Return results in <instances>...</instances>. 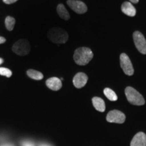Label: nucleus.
Returning <instances> with one entry per match:
<instances>
[{"mask_svg":"<svg viewBox=\"0 0 146 146\" xmlns=\"http://www.w3.org/2000/svg\"><path fill=\"white\" fill-rule=\"evenodd\" d=\"M93 57H94V54L91 49L88 47H82L75 50L73 58L76 64L85 66L92 60Z\"/></svg>","mask_w":146,"mask_h":146,"instance_id":"nucleus-1","label":"nucleus"},{"mask_svg":"<svg viewBox=\"0 0 146 146\" xmlns=\"http://www.w3.org/2000/svg\"><path fill=\"white\" fill-rule=\"evenodd\" d=\"M47 37L53 43L61 44L65 43L68 41V35L62 29L54 27L51 29L47 33Z\"/></svg>","mask_w":146,"mask_h":146,"instance_id":"nucleus-2","label":"nucleus"},{"mask_svg":"<svg viewBox=\"0 0 146 146\" xmlns=\"http://www.w3.org/2000/svg\"><path fill=\"white\" fill-rule=\"evenodd\" d=\"M125 95L128 102L133 105L142 106L145 104V100L137 91L131 87L125 89Z\"/></svg>","mask_w":146,"mask_h":146,"instance_id":"nucleus-3","label":"nucleus"},{"mask_svg":"<svg viewBox=\"0 0 146 146\" xmlns=\"http://www.w3.org/2000/svg\"><path fill=\"white\" fill-rule=\"evenodd\" d=\"M12 51L18 56H27L31 52L30 43L27 39H19L13 45Z\"/></svg>","mask_w":146,"mask_h":146,"instance_id":"nucleus-4","label":"nucleus"},{"mask_svg":"<svg viewBox=\"0 0 146 146\" xmlns=\"http://www.w3.org/2000/svg\"><path fill=\"white\" fill-rule=\"evenodd\" d=\"M120 66L125 72V74L129 76H132L134 73V69L130 58L127 54L123 53L120 54Z\"/></svg>","mask_w":146,"mask_h":146,"instance_id":"nucleus-5","label":"nucleus"},{"mask_svg":"<svg viewBox=\"0 0 146 146\" xmlns=\"http://www.w3.org/2000/svg\"><path fill=\"white\" fill-rule=\"evenodd\" d=\"M133 40L139 52L142 54H146V40L143 34L139 31L134 32Z\"/></svg>","mask_w":146,"mask_h":146,"instance_id":"nucleus-6","label":"nucleus"},{"mask_svg":"<svg viewBox=\"0 0 146 146\" xmlns=\"http://www.w3.org/2000/svg\"><path fill=\"white\" fill-rule=\"evenodd\" d=\"M125 120L126 116L125 114L117 110H111L106 116V120L109 123L123 124L125 123Z\"/></svg>","mask_w":146,"mask_h":146,"instance_id":"nucleus-7","label":"nucleus"},{"mask_svg":"<svg viewBox=\"0 0 146 146\" xmlns=\"http://www.w3.org/2000/svg\"><path fill=\"white\" fill-rule=\"evenodd\" d=\"M67 4L76 13L81 14H84L87 11V7L83 1L77 0H68Z\"/></svg>","mask_w":146,"mask_h":146,"instance_id":"nucleus-8","label":"nucleus"},{"mask_svg":"<svg viewBox=\"0 0 146 146\" xmlns=\"http://www.w3.org/2000/svg\"><path fill=\"white\" fill-rule=\"evenodd\" d=\"M88 81V76L84 72H78L73 78L72 82L76 88H82L86 85Z\"/></svg>","mask_w":146,"mask_h":146,"instance_id":"nucleus-9","label":"nucleus"},{"mask_svg":"<svg viewBox=\"0 0 146 146\" xmlns=\"http://www.w3.org/2000/svg\"><path fill=\"white\" fill-rule=\"evenodd\" d=\"M131 146H146V135L139 132L133 137L131 142Z\"/></svg>","mask_w":146,"mask_h":146,"instance_id":"nucleus-10","label":"nucleus"},{"mask_svg":"<svg viewBox=\"0 0 146 146\" xmlns=\"http://www.w3.org/2000/svg\"><path fill=\"white\" fill-rule=\"evenodd\" d=\"M47 87L51 90L53 91H58L62 88V81L57 77H52L48 78L46 82Z\"/></svg>","mask_w":146,"mask_h":146,"instance_id":"nucleus-11","label":"nucleus"},{"mask_svg":"<svg viewBox=\"0 0 146 146\" xmlns=\"http://www.w3.org/2000/svg\"><path fill=\"white\" fill-rule=\"evenodd\" d=\"M121 10L126 15L131 16H135L136 14V10L133 6L132 3L129 1H125L122 4Z\"/></svg>","mask_w":146,"mask_h":146,"instance_id":"nucleus-12","label":"nucleus"},{"mask_svg":"<svg viewBox=\"0 0 146 146\" xmlns=\"http://www.w3.org/2000/svg\"><path fill=\"white\" fill-rule=\"evenodd\" d=\"M93 105L96 110L101 112H104L106 110L105 102L102 98H98V97H94L92 99Z\"/></svg>","mask_w":146,"mask_h":146,"instance_id":"nucleus-13","label":"nucleus"},{"mask_svg":"<svg viewBox=\"0 0 146 146\" xmlns=\"http://www.w3.org/2000/svg\"><path fill=\"white\" fill-rule=\"evenodd\" d=\"M57 12L58 16L65 21H68L70 18V14H69L68 12L64 7V5L62 3H60L57 6Z\"/></svg>","mask_w":146,"mask_h":146,"instance_id":"nucleus-14","label":"nucleus"},{"mask_svg":"<svg viewBox=\"0 0 146 146\" xmlns=\"http://www.w3.org/2000/svg\"><path fill=\"white\" fill-rule=\"evenodd\" d=\"M27 74L28 76L34 80L40 81V80L43 79V74H42L41 72L33 70V69H29V70H27Z\"/></svg>","mask_w":146,"mask_h":146,"instance_id":"nucleus-15","label":"nucleus"},{"mask_svg":"<svg viewBox=\"0 0 146 146\" xmlns=\"http://www.w3.org/2000/svg\"><path fill=\"white\" fill-rule=\"evenodd\" d=\"M104 94L106 96V97L110 101H116L118 100V97L116 96V93L114 91L112 90L110 88H106L104 90Z\"/></svg>","mask_w":146,"mask_h":146,"instance_id":"nucleus-16","label":"nucleus"},{"mask_svg":"<svg viewBox=\"0 0 146 146\" xmlns=\"http://www.w3.org/2000/svg\"><path fill=\"white\" fill-rule=\"evenodd\" d=\"M16 23L15 18L12 16H7L5 20V25L6 29L10 31H12L14 28V25Z\"/></svg>","mask_w":146,"mask_h":146,"instance_id":"nucleus-17","label":"nucleus"},{"mask_svg":"<svg viewBox=\"0 0 146 146\" xmlns=\"http://www.w3.org/2000/svg\"><path fill=\"white\" fill-rule=\"evenodd\" d=\"M0 75L5 76L6 77L10 78L12 75V72L9 68L1 67L0 68Z\"/></svg>","mask_w":146,"mask_h":146,"instance_id":"nucleus-18","label":"nucleus"},{"mask_svg":"<svg viewBox=\"0 0 146 146\" xmlns=\"http://www.w3.org/2000/svg\"><path fill=\"white\" fill-rule=\"evenodd\" d=\"M22 146H35V144L31 141H24L22 143Z\"/></svg>","mask_w":146,"mask_h":146,"instance_id":"nucleus-19","label":"nucleus"},{"mask_svg":"<svg viewBox=\"0 0 146 146\" xmlns=\"http://www.w3.org/2000/svg\"><path fill=\"white\" fill-rule=\"evenodd\" d=\"M18 0H3V1L6 4H12V3H15Z\"/></svg>","mask_w":146,"mask_h":146,"instance_id":"nucleus-20","label":"nucleus"},{"mask_svg":"<svg viewBox=\"0 0 146 146\" xmlns=\"http://www.w3.org/2000/svg\"><path fill=\"white\" fill-rule=\"evenodd\" d=\"M5 41H6V39H5V38L3 37V36H0V44H2V43H4Z\"/></svg>","mask_w":146,"mask_h":146,"instance_id":"nucleus-21","label":"nucleus"},{"mask_svg":"<svg viewBox=\"0 0 146 146\" xmlns=\"http://www.w3.org/2000/svg\"><path fill=\"white\" fill-rule=\"evenodd\" d=\"M131 2L134 3H137L139 2V0H129Z\"/></svg>","mask_w":146,"mask_h":146,"instance_id":"nucleus-22","label":"nucleus"},{"mask_svg":"<svg viewBox=\"0 0 146 146\" xmlns=\"http://www.w3.org/2000/svg\"><path fill=\"white\" fill-rule=\"evenodd\" d=\"M39 146H52L50 144H46V143H43V144H41Z\"/></svg>","mask_w":146,"mask_h":146,"instance_id":"nucleus-23","label":"nucleus"},{"mask_svg":"<svg viewBox=\"0 0 146 146\" xmlns=\"http://www.w3.org/2000/svg\"><path fill=\"white\" fill-rule=\"evenodd\" d=\"M3 62V60L2 59V58H0V64H1Z\"/></svg>","mask_w":146,"mask_h":146,"instance_id":"nucleus-24","label":"nucleus"},{"mask_svg":"<svg viewBox=\"0 0 146 146\" xmlns=\"http://www.w3.org/2000/svg\"><path fill=\"white\" fill-rule=\"evenodd\" d=\"M2 146H13V145H2Z\"/></svg>","mask_w":146,"mask_h":146,"instance_id":"nucleus-25","label":"nucleus"}]
</instances>
